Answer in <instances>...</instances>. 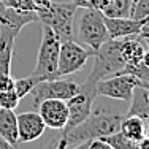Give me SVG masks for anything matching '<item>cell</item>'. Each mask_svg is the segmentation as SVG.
Returning <instances> with one entry per match:
<instances>
[{
  "instance_id": "5b68a950",
  "label": "cell",
  "mask_w": 149,
  "mask_h": 149,
  "mask_svg": "<svg viewBox=\"0 0 149 149\" xmlns=\"http://www.w3.org/2000/svg\"><path fill=\"white\" fill-rule=\"evenodd\" d=\"M76 35L91 51H97L108 40V30L105 26V16L100 10L84 8L83 15L78 21Z\"/></svg>"
},
{
  "instance_id": "d6986e66",
  "label": "cell",
  "mask_w": 149,
  "mask_h": 149,
  "mask_svg": "<svg viewBox=\"0 0 149 149\" xmlns=\"http://www.w3.org/2000/svg\"><path fill=\"white\" fill-rule=\"evenodd\" d=\"M119 132H122L127 138L138 143L148 135V129H146V124L143 122V119H140L138 116H125L120 120Z\"/></svg>"
},
{
  "instance_id": "f1b7e54d",
  "label": "cell",
  "mask_w": 149,
  "mask_h": 149,
  "mask_svg": "<svg viewBox=\"0 0 149 149\" xmlns=\"http://www.w3.org/2000/svg\"><path fill=\"white\" fill-rule=\"evenodd\" d=\"M141 63H143L144 67H148V68H149V51H144L143 59H141Z\"/></svg>"
},
{
  "instance_id": "9c48e42d",
  "label": "cell",
  "mask_w": 149,
  "mask_h": 149,
  "mask_svg": "<svg viewBox=\"0 0 149 149\" xmlns=\"http://www.w3.org/2000/svg\"><path fill=\"white\" fill-rule=\"evenodd\" d=\"M140 84L141 81L136 76L129 74V73H120V74H114V76H109L98 81L97 86H95V92H97V95H102V97L130 102L133 89L136 86H140Z\"/></svg>"
},
{
  "instance_id": "7a4b0ae2",
  "label": "cell",
  "mask_w": 149,
  "mask_h": 149,
  "mask_svg": "<svg viewBox=\"0 0 149 149\" xmlns=\"http://www.w3.org/2000/svg\"><path fill=\"white\" fill-rule=\"evenodd\" d=\"M78 6L73 2H48L37 8L38 22L48 26L62 41L73 40V21Z\"/></svg>"
},
{
  "instance_id": "44dd1931",
  "label": "cell",
  "mask_w": 149,
  "mask_h": 149,
  "mask_svg": "<svg viewBox=\"0 0 149 149\" xmlns=\"http://www.w3.org/2000/svg\"><path fill=\"white\" fill-rule=\"evenodd\" d=\"M40 81H43L40 76H37V74H29V76H24V78H17L15 79V91L17 94V97L19 98H24L26 95L30 94V91L33 89V86L37 83H40Z\"/></svg>"
},
{
  "instance_id": "cb8c5ba5",
  "label": "cell",
  "mask_w": 149,
  "mask_h": 149,
  "mask_svg": "<svg viewBox=\"0 0 149 149\" xmlns=\"http://www.w3.org/2000/svg\"><path fill=\"white\" fill-rule=\"evenodd\" d=\"M149 16V0H136L133 3L132 17L133 19H144Z\"/></svg>"
},
{
  "instance_id": "52a82bcc",
  "label": "cell",
  "mask_w": 149,
  "mask_h": 149,
  "mask_svg": "<svg viewBox=\"0 0 149 149\" xmlns=\"http://www.w3.org/2000/svg\"><path fill=\"white\" fill-rule=\"evenodd\" d=\"M94 54H95L94 51L86 49L74 40L62 41L57 60V78H63L79 72L86 65L87 59L94 57Z\"/></svg>"
},
{
  "instance_id": "6da1fadb",
  "label": "cell",
  "mask_w": 149,
  "mask_h": 149,
  "mask_svg": "<svg viewBox=\"0 0 149 149\" xmlns=\"http://www.w3.org/2000/svg\"><path fill=\"white\" fill-rule=\"evenodd\" d=\"M122 118L124 116L106 108L92 109L91 114L83 122L63 132L60 136L67 141V148H73L79 143H84V141L98 140L102 136L119 132Z\"/></svg>"
},
{
  "instance_id": "4fadbf2b",
  "label": "cell",
  "mask_w": 149,
  "mask_h": 149,
  "mask_svg": "<svg viewBox=\"0 0 149 149\" xmlns=\"http://www.w3.org/2000/svg\"><path fill=\"white\" fill-rule=\"evenodd\" d=\"M105 26L108 30V37L113 40H120L127 37H138L143 26V19L133 17H106Z\"/></svg>"
},
{
  "instance_id": "e575fe53",
  "label": "cell",
  "mask_w": 149,
  "mask_h": 149,
  "mask_svg": "<svg viewBox=\"0 0 149 149\" xmlns=\"http://www.w3.org/2000/svg\"><path fill=\"white\" fill-rule=\"evenodd\" d=\"M3 8V5H2V2H0V10H2Z\"/></svg>"
},
{
  "instance_id": "836d02e7",
  "label": "cell",
  "mask_w": 149,
  "mask_h": 149,
  "mask_svg": "<svg viewBox=\"0 0 149 149\" xmlns=\"http://www.w3.org/2000/svg\"><path fill=\"white\" fill-rule=\"evenodd\" d=\"M141 86H146V87H149V83H141Z\"/></svg>"
},
{
  "instance_id": "1f68e13d",
  "label": "cell",
  "mask_w": 149,
  "mask_h": 149,
  "mask_svg": "<svg viewBox=\"0 0 149 149\" xmlns=\"http://www.w3.org/2000/svg\"><path fill=\"white\" fill-rule=\"evenodd\" d=\"M144 46H148V51H149V38H146V40H144Z\"/></svg>"
},
{
  "instance_id": "7c38bea8",
  "label": "cell",
  "mask_w": 149,
  "mask_h": 149,
  "mask_svg": "<svg viewBox=\"0 0 149 149\" xmlns=\"http://www.w3.org/2000/svg\"><path fill=\"white\" fill-rule=\"evenodd\" d=\"M17 118V143H32L45 133L46 125L35 111L21 113Z\"/></svg>"
},
{
  "instance_id": "e0dca14e",
  "label": "cell",
  "mask_w": 149,
  "mask_h": 149,
  "mask_svg": "<svg viewBox=\"0 0 149 149\" xmlns=\"http://www.w3.org/2000/svg\"><path fill=\"white\" fill-rule=\"evenodd\" d=\"M144 45L135 37H127L120 40V56H122L125 63H140L144 54Z\"/></svg>"
},
{
  "instance_id": "8992f818",
  "label": "cell",
  "mask_w": 149,
  "mask_h": 149,
  "mask_svg": "<svg viewBox=\"0 0 149 149\" xmlns=\"http://www.w3.org/2000/svg\"><path fill=\"white\" fill-rule=\"evenodd\" d=\"M78 92H79L78 83L72 79H63V78H54V79H43L37 83L29 95L33 100V106L38 108V105L46 98H59L67 102Z\"/></svg>"
},
{
  "instance_id": "83f0119b",
  "label": "cell",
  "mask_w": 149,
  "mask_h": 149,
  "mask_svg": "<svg viewBox=\"0 0 149 149\" xmlns=\"http://www.w3.org/2000/svg\"><path fill=\"white\" fill-rule=\"evenodd\" d=\"M0 149H13V144H10L5 138L0 136Z\"/></svg>"
},
{
  "instance_id": "d6a6232c",
  "label": "cell",
  "mask_w": 149,
  "mask_h": 149,
  "mask_svg": "<svg viewBox=\"0 0 149 149\" xmlns=\"http://www.w3.org/2000/svg\"><path fill=\"white\" fill-rule=\"evenodd\" d=\"M143 22H146V24H149V16H146V17H144V19H143Z\"/></svg>"
},
{
  "instance_id": "d590c367",
  "label": "cell",
  "mask_w": 149,
  "mask_h": 149,
  "mask_svg": "<svg viewBox=\"0 0 149 149\" xmlns=\"http://www.w3.org/2000/svg\"><path fill=\"white\" fill-rule=\"evenodd\" d=\"M135 2H136V0H133V3H135Z\"/></svg>"
},
{
  "instance_id": "3957f363",
  "label": "cell",
  "mask_w": 149,
  "mask_h": 149,
  "mask_svg": "<svg viewBox=\"0 0 149 149\" xmlns=\"http://www.w3.org/2000/svg\"><path fill=\"white\" fill-rule=\"evenodd\" d=\"M120 40L108 38L95 51L94 54L95 62H94V67H92V72L89 73V76L86 79L87 84L97 86L98 81L109 76H114L125 67V62H124L122 56H120Z\"/></svg>"
},
{
  "instance_id": "d4e9b609",
  "label": "cell",
  "mask_w": 149,
  "mask_h": 149,
  "mask_svg": "<svg viewBox=\"0 0 149 149\" xmlns=\"http://www.w3.org/2000/svg\"><path fill=\"white\" fill-rule=\"evenodd\" d=\"M78 8H95L98 10V2L100 0H72Z\"/></svg>"
},
{
  "instance_id": "7402d4cb",
  "label": "cell",
  "mask_w": 149,
  "mask_h": 149,
  "mask_svg": "<svg viewBox=\"0 0 149 149\" xmlns=\"http://www.w3.org/2000/svg\"><path fill=\"white\" fill-rule=\"evenodd\" d=\"M21 98L17 97L15 87L11 89H5L0 91V108H6V109H15Z\"/></svg>"
},
{
  "instance_id": "8d00e7d4",
  "label": "cell",
  "mask_w": 149,
  "mask_h": 149,
  "mask_svg": "<svg viewBox=\"0 0 149 149\" xmlns=\"http://www.w3.org/2000/svg\"><path fill=\"white\" fill-rule=\"evenodd\" d=\"M13 149H15V148H13Z\"/></svg>"
},
{
  "instance_id": "ba28073f",
  "label": "cell",
  "mask_w": 149,
  "mask_h": 149,
  "mask_svg": "<svg viewBox=\"0 0 149 149\" xmlns=\"http://www.w3.org/2000/svg\"><path fill=\"white\" fill-rule=\"evenodd\" d=\"M95 97H97L95 86L87 84L86 81H84V84H79V92L67 100L68 119H67L65 127L62 129V133L67 132V130H70V129H73V127H76L78 124H81L91 114Z\"/></svg>"
},
{
  "instance_id": "5bb4252c",
  "label": "cell",
  "mask_w": 149,
  "mask_h": 149,
  "mask_svg": "<svg viewBox=\"0 0 149 149\" xmlns=\"http://www.w3.org/2000/svg\"><path fill=\"white\" fill-rule=\"evenodd\" d=\"M32 22H38L37 11H22L6 6L0 10V26H6L16 32H21L27 24Z\"/></svg>"
},
{
  "instance_id": "603a6c76",
  "label": "cell",
  "mask_w": 149,
  "mask_h": 149,
  "mask_svg": "<svg viewBox=\"0 0 149 149\" xmlns=\"http://www.w3.org/2000/svg\"><path fill=\"white\" fill-rule=\"evenodd\" d=\"M3 6L6 8L22 10V11H37V3L33 0H0Z\"/></svg>"
},
{
  "instance_id": "ac0fdd59",
  "label": "cell",
  "mask_w": 149,
  "mask_h": 149,
  "mask_svg": "<svg viewBox=\"0 0 149 149\" xmlns=\"http://www.w3.org/2000/svg\"><path fill=\"white\" fill-rule=\"evenodd\" d=\"M0 136L13 146L17 143V118L13 109L0 108Z\"/></svg>"
},
{
  "instance_id": "277c9868",
  "label": "cell",
  "mask_w": 149,
  "mask_h": 149,
  "mask_svg": "<svg viewBox=\"0 0 149 149\" xmlns=\"http://www.w3.org/2000/svg\"><path fill=\"white\" fill-rule=\"evenodd\" d=\"M60 51V40L48 26L41 27V43L38 49L37 65L33 68V74L41 79H54L57 78V60Z\"/></svg>"
},
{
  "instance_id": "4316f807",
  "label": "cell",
  "mask_w": 149,
  "mask_h": 149,
  "mask_svg": "<svg viewBox=\"0 0 149 149\" xmlns=\"http://www.w3.org/2000/svg\"><path fill=\"white\" fill-rule=\"evenodd\" d=\"M138 146H140V149H149V135H146L143 140L138 141Z\"/></svg>"
},
{
  "instance_id": "484cf974",
  "label": "cell",
  "mask_w": 149,
  "mask_h": 149,
  "mask_svg": "<svg viewBox=\"0 0 149 149\" xmlns=\"http://www.w3.org/2000/svg\"><path fill=\"white\" fill-rule=\"evenodd\" d=\"M48 149H67V141L63 140L62 136H60L59 140H57V141H54V143H52Z\"/></svg>"
},
{
  "instance_id": "f546056e",
  "label": "cell",
  "mask_w": 149,
  "mask_h": 149,
  "mask_svg": "<svg viewBox=\"0 0 149 149\" xmlns=\"http://www.w3.org/2000/svg\"><path fill=\"white\" fill-rule=\"evenodd\" d=\"M87 144H89V141H84V143H79V144H76V146H73V148H67V149H86V148H87Z\"/></svg>"
},
{
  "instance_id": "2e32d148",
  "label": "cell",
  "mask_w": 149,
  "mask_h": 149,
  "mask_svg": "<svg viewBox=\"0 0 149 149\" xmlns=\"http://www.w3.org/2000/svg\"><path fill=\"white\" fill-rule=\"evenodd\" d=\"M98 10L106 17H132L133 0H100Z\"/></svg>"
},
{
  "instance_id": "9a60e30c",
  "label": "cell",
  "mask_w": 149,
  "mask_h": 149,
  "mask_svg": "<svg viewBox=\"0 0 149 149\" xmlns=\"http://www.w3.org/2000/svg\"><path fill=\"white\" fill-rule=\"evenodd\" d=\"M127 116H138L140 119H143L149 135V87L140 84L133 89Z\"/></svg>"
},
{
  "instance_id": "8fae6325",
  "label": "cell",
  "mask_w": 149,
  "mask_h": 149,
  "mask_svg": "<svg viewBox=\"0 0 149 149\" xmlns=\"http://www.w3.org/2000/svg\"><path fill=\"white\" fill-rule=\"evenodd\" d=\"M38 114L41 116L45 125L54 130H62L68 119V108L65 100L46 98L38 105Z\"/></svg>"
},
{
  "instance_id": "4dcf8cb0",
  "label": "cell",
  "mask_w": 149,
  "mask_h": 149,
  "mask_svg": "<svg viewBox=\"0 0 149 149\" xmlns=\"http://www.w3.org/2000/svg\"><path fill=\"white\" fill-rule=\"evenodd\" d=\"M35 3H37V6H41V5H46L48 2H51V0H33Z\"/></svg>"
},
{
  "instance_id": "ffe728a7",
  "label": "cell",
  "mask_w": 149,
  "mask_h": 149,
  "mask_svg": "<svg viewBox=\"0 0 149 149\" xmlns=\"http://www.w3.org/2000/svg\"><path fill=\"white\" fill-rule=\"evenodd\" d=\"M100 140H103L105 143H108L113 149H140L136 141L127 138L122 132H114L111 135H106L102 136Z\"/></svg>"
},
{
  "instance_id": "30bf717a",
  "label": "cell",
  "mask_w": 149,
  "mask_h": 149,
  "mask_svg": "<svg viewBox=\"0 0 149 149\" xmlns=\"http://www.w3.org/2000/svg\"><path fill=\"white\" fill-rule=\"evenodd\" d=\"M17 35L19 32L0 26V91L15 87V79L11 78V59Z\"/></svg>"
}]
</instances>
